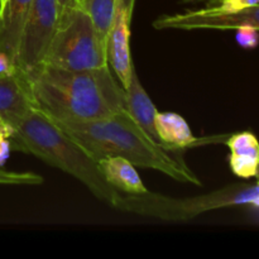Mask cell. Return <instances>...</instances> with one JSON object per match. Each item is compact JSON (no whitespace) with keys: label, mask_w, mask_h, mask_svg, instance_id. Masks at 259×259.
Instances as JSON below:
<instances>
[{"label":"cell","mask_w":259,"mask_h":259,"mask_svg":"<svg viewBox=\"0 0 259 259\" xmlns=\"http://www.w3.org/2000/svg\"><path fill=\"white\" fill-rule=\"evenodd\" d=\"M56 123L96 161L103 157H121L136 167L156 169L179 182L201 185L182 159L149 138L126 109L96 120Z\"/></svg>","instance_id":"2"},{"label":"cell","mask_w":259,"mask_h":259,"mask_svg":"<svg viewBox=\"0 0 259 259\" xmlns=\"http://www.w3.org/2000/svg\"><path fill=\"white\" fill-rule=\"evenodd\" d=\"M98 166L105 181L121 194L141 195L148 191L136 166L121 157H103Z\"/></svg>","instance_id":"12"},{"label":"cell","mask_w":259,"mask_h":259,"mask_svg":"<svg viewBox=\"0 0 259 259\" xmlns=\"http://www.w3.org/2000/svg\"><path fill=\"white\" fill-rule=\"evenodd\" d=\"M156 29H238L250 27L259 30V5L243 8L234 12H219L206 7L186 10L172 15H162L153 22Z\"/></svg>","instance_id":"6"},{"label":"cell","mask_w":259,"mask_h":259,"mask_svg":"<svg viewBox=\"0 0 259 259\" xmlns=\"http://www.w3.org/2000/svg\"><path fill=\"white\" fill-rule=\"evenodd\" d=\"M45 182L40 175L34 172H15L0 168V185H42Z\"/></svg>","instance_id":"15"},{"label":"cell","mask_w":259,"mask_h":259,"mask_svg":"<svg viewBox=\"0 0 259 259\" xmlns=\"http://www.w3.org/2000/svg\"><path fill=\"white\" fill-rule=\"evenodd\" d=\"M235 30H237L235 39L240 47L247 48V50H253V48L258 47L259 30L250 27H240Z\"/></svg>","instance_id":"17"},{"label":"cell","mask_w":259,"mask_h":259,"mask_svg":"<svg viewBox=\"0 0 259 259\" xmlns=\"http://www.w3.org/2000/svg\"><path fill=\"white\" fill-rule=\"evenodd\" d=\"M154 128L162 146L171 152L190 148L199 143L186 120L176 113L158 111L154 119Z\"/></svg>","instance_id":"13"},{"label":"cell","mask_w":259,"mask_h":259,"mask_svg":"<svg viewBox=\"0 0 259 259\" xmlns=\"http://www.w3.org/2000/svg\"><path fill=\"white\" fill-rule=\"evenodd\" d=\"M18 70L15 61L7 55L5 52L0 51V75H9L14 73Z\"/></svg>","instance_id":"19"},{"label":"cell","mask_w":259,"mask_h":259,"mask_svg":"<svg viewBox=\"0 0 259 259\" xmlns=\"http://www.w3.org/2000/svg\"><path fill=\"white\" fill-rule=\"evenodd\" d=\"M5 3H7V0H0V4H2V9H3V7H4ZM0 12H2V10H0Z\"/></svg>","instance_id":"23"},{"label":"cell","mask_w":259,"mask_h":259,"mask_svg":"<svg viewBox=\"0 0 259 259\" xmlns=\"http://www.w3.org/2000/svg\"><path fill=\"white\" fill-rule=\"evenodd\" d=\"M229 166L240 179H255L259 172V141L252 132H240L228 137Z\"/></svg>","instance_id":"9"},{"label":"cell","mask_w":259,"mask_h":259,"mask_svg":"<svg viewBox=\"0 0 259 259\" xmlns=\"http://www.w3.org/2000/svg\"><path fill=\"white\" fill-rule=\"evenodd\" d=\"M202 2H206V0H202Z\"/></svg>","instance_id":"26"},{"label":"cell","mask_w":259,"mask_h":259,"mask_svg":"<svg viewBox=\"0 0 259 259\" xmlns=\"http://www.w3.org/2000/svg\"><path fill=\"white\" fill-rule=\"evenodd\" d=\"M255 186H257V197H255L254 202H253L252 206L253 207H257V209H259V172L257 175V177H255Z\"/></svg>","instance_id":"20"},{"label":"cell","mask_w":259,"mask_h":259,"mask_svg":"<svg viewBox=\"0 0 259 259\" xmlns=\"http://www.w3.org/2000/svg\"><path fill=\"white\" fill-rule=\"evenodd\" d=\"M0 10H2V4H0Z\"/></svg>","instance_id":"25"},{"label":"cell","mask_w":259,"mask_h":259,"mask_svg":"<svg viewBox=\"0 0 259 259\" xmlns=\"http://www.w3.org/2000/svg\"><path fill=\"white\" fill-rule=\"evenodd\" d=\"M61 9L58 0H33L15 56L17 67L27 77L45 65L48 47L57 29Z\"/></svg>","instance_id":"5"},{"label":"cell","mask_w":259,"mask_h":259,"mask_svg":"<svg viewBox=\"0 0 259 259\" xmlns=\"http://www.w3.org/2000/svg\"><path fill=\"white\" fill-rule=\"evenodd\" d=\"M38 110L55 121H89L126 109L125 90L110 66L65 70L43 65L28 76Z\"/></svg>","instance_id":"1"},{"label":"cell","mask_w":259,"mask_h":259,"mask_svg":"<svg viewBox=\"0 0 259 259\" xmlns=\"http://www.w3.org/2000/svg\"><path fill=\"white\" fill-rule=\"evenodd\" d=\"M45 65L65 70H95L108 66L106 38L81 4L61 9Z\"/></svg>","instance_id":"4"},{"label":"cell","mask_w":259,"mask_h":259,"mask_svg":"<svg viewBox=\"0 0 259 259\" xmlns=\"http://www.w3.org/2000/svg\"><path fill=\"white\" fill-rule=\"evenodd\" d=\"M82 2H83V0H78V4H81Z\"/></svg>","instance_id":"24"},{"label":"cell","mask_w":259,"mask_h":259,"mask_svg":"<svg viewBox=\"0 0 259 259\" xmlns=\"http://www.w3.org/2000/svg\"><path fill=\"white\" fill-rule=\"evenodd\" d=\"M10 137H12V133L9 132H0V166L9 157V152L12 149Z\"/></svg>","instance_id":"18"},{"label":"cell","mask_w":259,"mask_h":259,"mask_svg":"<svg viewBox=\"0 0 259 259\" xmlns=\"http://www.w3.org/2000/svg\"><path fill=\"white\" fill-rule=\"evenodd\" d=\"M125 95L126 110L134 119V121L148 134L149 138L161 144L158 136H157L156 128H154V119H156L158 110L147 94V91L144 90L143 85L138 77V73H137L136 66L132 71L131 81H129L128 88L125 89Z\"/></svg>","instance_id":"10"},{"label":"cell","mask_w":259,"mask_h":259,"mask_svg":"<svg viewBox=\"0 0 259 259\" xmlns=\"http://www.w3.org/2000/svg\"><path fill=\"white\" fill-rule=\"evenodd\" d=\"M206 7L219 12H234L243 8L259 5V0H206Z\"/></svg>","instance_id":"16"},{"label":"cell","mask_w":259,"mask_h":259,"mask_svg":"<svg viewBox=\"0 0 259 259\" xmlns=\"http://www.w3.org/2000/svg\"><path fill=\"white\" fill-rule=\"evenodd\" d=\"M33 0H7L0 12V51L15 61L20 33Z\"/></svg>","instance_id":"11"},{"label":"cell","mask_w":259,"mask_h":259,"mask_svg":"<svg viewBox=\"0 0 259 259\" xmlns=\"http://www.w3.org/2000/svg\"><path fill=\"white\" fill-rule=\"evenodd\" d=\"M60 5L62 8L65 7H71V5H76L78 4V0H58Z\"/></svg>","instance_id":"22"},{"label":"cell","mask_w":259,"mask_h":259,"mask_svg":"<svg viewBox=\"0 0 259 259\" xmlns=\"http://www.w3.org/2000/svg\"><path fill=\"white\" fill-rule=\"evenodd\" d=\"M115 3L116 0H83L81 3V5L90 14L99 32L105 38L113 19Z\"/></svg>","instance_id":"14"},{"label":"cell","mask_w":259,"mask_h":259,"mask_svg":"<svg viewBox=\"0 0 259 259\" xmlns=\"http://www.w3.org/2000/svg\"><path fill=\"white\" fill-rule=\"evenodd\" d=\"M131 20L132 14L124 3L116 0L113 19L106 33V56L108 65L124 90L128 88L134 68L131 51Z\"/></svg>","instance_id":"7"},{"label":"cell","mask_w":259,"mask_h":259,"mask_svg":"<svg viewBox=\"0 0 259 259\" xmlns=\"http://www.w3.org/2000/svg\"><path fill=\"white\" fill-rule=\"evenodd\" d=\"M37 109L29 78L18 68L14 73L0 75V120L14 129Z\"/></svg>","instance_id":"8"},{"label":"cell","mask_w":259,"mask_h":259,"mask_svg":"<svg viewBox=\"0 0 259 259\" xmlns=\"http://www.w3.org/2000/svg\"><path fill=\"white\" fill-rule=\"evenodd\" d=\"M0 121H2V120H0Z\"/></svg>","instance_id":"27"},{"label":"cell","mask_w":259,"mask_h":259,"mask_svg":"<svg viewBox=\"0 0 259 259\" xmlns=\"http://www.w3.org/2000/svg\"><path fill=\"white\" fill-rule=\"evenodd\" d=\"M10 143L14 149L33 154L71 175L85 185L96 199L115 209L121 192L105 181L98 161L45 113L34 109L28 114L13 129Z\"/></svg>","instance_id":"3"},{"label":"cell","mask_w":259,"mask_h":259,"mask_svg":"<svg viewBox=\"0 0 259 259\" xmlns=\"http://www.w3.org/2000/svg\"><path fill=\"white\" fill-rule=\"evenodd\" d=\"M125 5V8L128 9V12L133 15V10H134V4H136V0H121Z\"/></svg>","instance_id":"21"}]
</instances>
